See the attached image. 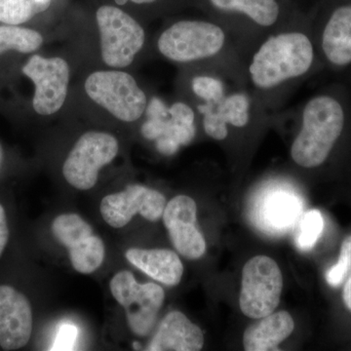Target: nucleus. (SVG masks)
Masks as SVG:
<instances>
[{"label": "nucleus", "instance_id": "27", "mask_svg": "<svg viewBox=\"0 0 351 351\" xmlns=\"http://www.w3.org/2000/svg\"><path fill=\"white\" fill-rule=\"evenodd\" d=\"M77 328L73 324L62 325L57 334L56 341L52 350H71L77 339Z\"/></svg>", "mask_w": 351, "mask_h": 351}, {"label": "nucleus", "instance_id": "6", "mask_svg": "<svg viewBox=\"0 0 351 351\" xmlns=\"http://www.w3.org/2000/svg\"><path fill=\"white\" fill-rule=\"evenodd\" d=\"M282 289V274L276 261L256 256L242 270L240 309L253 319L265 317L278 306Z\"/></svg>", "mask_w": 351, "mask_h": 351}, {"label": "nucleus", "instance_id": "21", "mask_svg": "<svg viewBox=\"0 0 351 351\" xmlns=\"http://www.w3.org/2000/svg\"><path fill=\"white\" fill-rule=\"evenodd\" d=\"M52 0H0V22L6 25L24 24L47 10Z\"/></svg>", "mask_w": 351, "mask_h": 351}, {"label": "nucleus", "instance_id": "22", "mask_svg": "<svg viewBox=\"0 0 351 351\" xmlns=\"http://www.w3.org/2000/svg\"><path fill=\"white\" fill-rule=\"evenodd\" d=\"M219 114L226 123L237 128L248 124L250 119V100L243 93H234L226 96L216 105Z\"/></svg>", "mask_w": 351, "mask_h": 351}, {"label": "nucleus", "instance_id": "9", "mask_svg": "<svg viewBox=\"0 0 351 351\" xmlns=\"http://www.w3.org/2000/svg\"><path fill=\"white\" fill-rule=\"evenodd\" d=\"M23 73L34 84L32 107L40 115L59 112L68 96L69 64L60 57L44 58L34 55L23 68Z\"/></svg>", "mask_w": 351, "mask_h": 351}, {"label": "nucleus", "instance_id": "14", "mask_svg": "<svg viewBox=\"0 0 351 351\" xmlns=\"http://www.w3.org/2000/svg\"><path fill=\"white\" fill-rule=\"evenodd\" d=\"M32 311L27 297L11 286H0V346L17 350L29 343Z\"/></svg>", "mask_w": 351, "mask_h": 351}, {"label": "nucleus", "instance_id": "10", "mask_svg": "<svg viewBox=\"0 0 351 351\" xmlns=\"http://www.w3.org/2000/svg\"><path fill=\"white\" fill-rule=\"evenodd\" d=\"M52 232L68 248L71 265L76 271L90 274L101 267L105 258V244L93 234V228L76 214H63L52 223Z\"/></svg>", "mask_w": 351, "mask_h": 351}, {"label": "nucleus", "instance_id": "7", "mask_svg": "<svg viewBox=\"0 0 351 351\" xmlns=\"http://www.w3.org/2000/svg\"><path fill=\"white\" fill-rule=\"evenodd\" d=\"M119 149V141L110 134L97 131L83 134L64 161V179L80 191L91 189L98 181L99 171L112 162Z\"/></svg>", "mask_w": 351, "mask_h": 351}, {"label": "nucleus", "instance_id": "8", "mask_svg": "<svg viewBox=\"0 0 351 351\" xmlns=\"http://www.w3.org/2000/svg\"><path fill=\"white\" fill-rule=\"evenodd\" d=\"M110 288L115 301L125 309L131 331L137 336H147L163 306V289L156 283H138L128 270L115 274Z\"/></svg>", "mask_w": 351, "mask_h": 351}, {"label": "nucleus", "instance_id": "28", "mask_svg": "<svg viewBox=\"0 0 351 351\" xmlns=\"http://www.w3.org/2000/svg\"><path fill=\"white\" fill-rule=\"evenodd\" d=\"M171 119L178 123L184 124V125L195 126V115L193 108L186 105V104L175 103L171 107L170 110Z\"/></svg>", "mask_w": 351, "mask_h": 351}, {"label": "nucleus", "instance_id": "17", "mask_svg": "<svg viewBox=\"0 0 351 351\" xmlns=\"http://www.w3.org/2000/svg\"><path fill=\"white\" fill-rule=\"evenodd\" d=\"M127 260L152 279L167 286L181 282L184 265L175 252L167 249L131 248L126 252Z\"/></svg>", "mask_w": 351, "mask_h": 351}, {"label": "nucleus", "instance_id": "5", "mask_svg": "<svg viewBox=\"0 0 351 351\" xmlns=\"http://www.w3.org/2000/svg\"><path fill=\"white\" fill-rule=\"evenodd\" d=\"M96 19L104 63L112 68L130 66L145 44L142 25L121 9L110 5L100 7Z\"/></svg>", "mask_w": 351, "mask_h": 351}, {"label": "nucleus", "instance_id": "12", "mask_svg": "<svg viewBox=\"0 0 351 351\" xmlns=\"http://www.w3.org/2000/svg\"><path fill=\"white\" fill-rule=\"evenodd\" d=\"M163 221L171 241L182 257L197 260L206 252V241L197 225V206L193 198L179 195L166 204Z\"/></svg>", "mask_w": 351, "mask_h": 351}, {"label": "nucleus", "instance_id": "20", "mask_svg": "<svg viewBox=\"0 0 351 351\" xmlns=\"http://www.w3.org/2000/svg\"><path fill=\"white\" fill-rule=\"evenodd\" d=\"M43 38L38 32L17 25H0V54L7 51L27 53L38 50Z\"/></svg>", "mask_w": 351, "mask_h": 351}, {"label": "nucleus", "instance_id": "26", "mask_svg": "<svg viewBox=\"0 0 351 351\" xmlns=\"http://www.w3.org/2000/svg\"><path fill=\"white\" fill-rule=\"evenodd\" d=\"M351 270V237H346L341 244L339 257L336 265L328 270L326 280L332 287L341 285Z\"/></svg>", "mask_w": 351, "mask_h": 351}, {"label": "nucleus", "instance_id": "32", "mask_svg": "<svg viewBox=\"0 0 351 351\" xmlns=\"http://www.w3.org/2000/svg\"><path fill=\"white\" fill-rule=\"evenodd\" d=\"M346 71H348V75H350V86H351V66L350 69H346Z\"/></svg>", "mask_w": 351, "mask_h": 351}, {"label": "nucleus", "instance_id": "29", "mask_svg": "<svg viewBox=\"0 0 351 351\" xmlns=\"http://www.w3.org/2000/svg\"><path fill=\"white\" fill-rule=\"evenodd\" d=\"M8 239L9 230L8 225H7L6 214L4 208L0 204V256L5 249Z\"/></svg>", "mask_w": 351, "mask_h": 351}, {"label": "nucleus", "instance_id": "3", "mask_svg": "<svg viewBox=\"0 0 351 351\" xmlns=\"http://www.w3.org/2000/svg\"><path fill=\"white\" fill-rule=\"evenodd\" d=\"M226 43V32L205 21H180L170 25L157 41L159 52L176 63H191L218 55Z\"/></svg>", "mask_w": 351, "mask_h": 351}, {"label": "nucleus", "instance_id": "4", "mask_svg": "<svg viewBox=\"0 0 351 351\" xmlns=\"http://www.w3.org/2000/svg\"><path fill=\"white\" fill-rule=\"evenodd\" d=\"M84 87L91 100L121 121H136L147 108L145 92L125 71H95L88 76Z\"/></svg>", "mask_w": 351, "mask_h": 351}, {"label": "nucleus", "instance_id": "31", "mask_svg": "<svg viewBox=\"0 0 351 351\" xmlns=\"http://www.w3.org/2000/svg\"><path fill=\"white\" fill-rule=\"evenodd\" d=\"M134 3L137 4H145V3H152V2L156 1V0H131Z\"/></svg>", "mask_w": 351, "mask_h": 351}, {"label": "nucleus", "instance_id": "25", "mask_svg": "<svg viewBox=\"0 0 351 351\" xmlns=\"http://www.w3.org/2000/svg\"><path fill=\"white\" fill-rule=\"evenodd\" d=\"M198 110L203 114V127L209 137L217 141H223L228 137V123L219 114L216 105L203 104L198 106Z\"/></svg>", "mask_w": 351, "mask_h": 351}, {"label": "nucleus", "instance_id": "16", "mask_svg": "<svg viewBox=\"0 0 351 351\" xmlns=\"http://www.w3.org/2000/svg\"><path fill=\"white\" fill-rule=\"evenodd\" d=\"M204 346V335L197 325L180 311L165 316L154 337L149 351H199Z\"/></svg>", "mask_w": 351, "mask_h": 351}, {"label": "nucleus", "instance_id": "15", "mask_svg": "<svg viewBox=\"0 0 351 351\" xmlns=\"http://www.w3.org/2000/svg\"><path fill=\"white\" fill-rule=\"evenodd\" d=\"M302 200L294 191L270 189L256 201L253 218L256 226L271 235H280L294 228L302 218Z\"/></svg>", "mask_w": 351, "mask_h": 351}, {"label": "nucleus", "instance_id": "23", "mask_svg": "<svg viewBox=\"0 0 351 351\" xmlns=\"http://www.w3.org/2000/svg\"><path fill=\"white\" fill-rule=\"evenodd\" d=\"M324 219L318 210L306 212L300 219L297 246L302 251L311 250L322 234Z\"/></svg>", "mask_w": 351, "mask_h": 351}, {"label": "nucleus", "instance_id": "24", "mask_svg": "<svg viewBox=\"0 0 351 351\" xmlns=\"http://www.w3.org/2000/svg\"><path fill=\"white\" fill-rule=\"evenodd\" d=\"M193 93L204 104L218 105L226 97L225 85L219 78L209 75H198L191 82Z\"/></svg>", "mask_w": 351, "mask_h": 351}, {"label": "nucleus", "instance_id": "33", "mask_svg": "<svg viewBox=\"0 0 351 351\" xmlns=\"http://www.w3.org/2000/svg\"><path fill=\"white\" fill-rule=\"evenodd\" d=\"M126 1H127V0H117V3H119V4L125 3Z\"/></svg>", "mask_w": 351, "mask_h": 351}, {"label": "nucleus", "instance_id": "2", "mask_svg": "<svg viewBox=\"0 0 351 351\" xmlns=\"http://www.w3.org/2000/svg\"><path fill=\"white\" fill-rule=\"evenodd\" d=\"M318 59L315 40L306 32H280L261 44L252 57L248 73L258 89H274L307 75Z\"/></svg>", "mask_w": 351, "mask_h": 351}, {"label": "nucleus", "instance_id": "18", "mask_svg": "<svg viewBox=\"0 0 351 351\" xmlns=\"http://www.w3.org/2000/svg\"><path fill=\"white\" fill-rule=\"evenodd\" d=\"M294 328V320L287 311L270 313L245 330L244 350H279V345L289 338Z\"/></svg>", "mask_w": 351, "mask_h": 351}, {"label": "nucleus", "instance_id": "11", "mask_svg": "<svg viewBox=\"0 0 351 351\" xmlns=\"http://www.w3.org/2000/svg\"><path fill=\"white\" fill-rule=\"evenodd\" d=\"M165 207L166 198L162 193L141 184H130L119 193L105 196L100 211L106 223L121 228L137 214L149 221H158Z\"/></svg>", "mask_w": 351, "mask_h": 351}, {"label": "nucleus", "instance_id": "30", "mask_svg": "<svg viewBox=\"0 0 351 351\" xmlns=\"http://www.w3.org/2000/svg\"><path fill=\"white\" fill-rule=\"evenodd\" d=\"M343 302L346 307L351 311V276L346 281L343 293Z\"/></svg>", "mask_w": 351, "mask_h": 351}, {"label": "nucleus", "instance_id": "13", "mask_svg": "<svg viewBox=\"0 0 351 351\" xmlns=\"http://www.w3.org/2000/svg\"><path fill=\"white\" fill-rule=\"evenodd\" d=\"M322 63L336 71L351 66V2L335 7L316 32Z\"/></svg>", "mask_w": 351, "mask_h": 351}, {"label": "nucleus", "instance_id": "1", "mask_svg": "<svg viewBox=\"0 0 351 351\" xmlns=\"http://www.w3.org/2000/svg\"><path fill=\"white\" fill-rule=\"evenodd\" d=\"M351 123V97L343 86L328 88L306 101L291 156L304 168L326 162Z\"/></svg>", "mask_w": 351, "mask_h": 351}, {"label": "nucleus", "instance_id": "19", "mask_svg": "<svg viewBox=\"0 0 351 351\" xmlns=\"http://www.w3.org/2000/svg\"><path fill=\"white\" fill-rule=\"evenodd\" d=\"M210 2L219 10L244 14L261 27H271L280 14L276 0H210Z\"/></svg>", "mask_w": 351, "mask_h": 351}]
</instances>
